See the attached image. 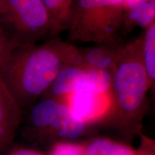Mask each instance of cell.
Masks as SVG:
<instances>
[{
	"label": "cell",
	"mask_w": 155,
	"mask_h": 155,
	"mask_svg": "<svg viewBox=\"0 0 155 155\" xmlns=\"http://www.w3.org/2000/svg\"><path fill=\"white\" fill-rule=\"evenodd\" d=\"M126 0H75L67 31L71 42H123Z\"/></svg>",
	"instance_id": "3"
},
{
	"label": "cell",
	"mask_w": 155,
	"mask_h": 155,
	"mask_svg": "<svg viewBox=\"0 0 155 155\" xmlns=\"http://www.w3.org/2000/svg\"><path fill=\"white\" fill-rule=\"evenodd\" d=\"M23 112L0 72V155L9 152L22 124Z\"/></svg>",
	"instance_id": "7"
},
{
	"label": "cell",
	"mask_w": 155,
	"mask_h": 155,
	"mask_svg": "<svg viewBox=\"0 0 155 155\" xmlns=\"http://www.w3.org/2000/svg\"><path fill=\"white\" fill-rule=\"evenodd\" d=\"M6 1L7 10L0 16V25L12 50L37 44L46 37H58L42 0Z\"/></svg>",
	"instance_id": "4"
},
{
	"label": "cell",
	"mask_w": 155,
	"mask_h": 155,
	"mask_svg": "<svg viewBox=\"0 0 155 155\" xmlns=\"http://www.w3.org/2000/svg\"><path fill=\"white\" fill-rule=\"evenodd\" d=\"M84 155H137L127 145L106 138L94 139L85 146Z\"/></svg>",
	"instance_id": "12"
},
{
	"label": "cell",
	"mask_w": 155,
	"mask_h": 155,
	"mask_svg": "<svg viewBox=\"0 0 155 155\" xmlns=\"http://www.w3.org/2000/svg\"><path fill=\"white\" fill-rule=\"evenodd\" d=\"M85 146L69 141H61L54 145L50 155H84Z\"/></svg>",
	"instance_id": "15"
},
{
	"label": "cell",
	"mask_w": 155,
	"mask_h": 155,
	"mask_svg": "<svg viewBox=\"0 0 155 155\" xmlns=\"http://www.w3.org/2000/svg\"><path fill=\"white\" fill-rule=\"evenodd\" d=\"M150 0H126L125 12L137 8V7L148 2Z\"/></svg>",
	"instance_id": "18"
},
{
	"label": "cell",
	"mask_w": 155,
	"mask_h": 155,
	"mask_svg": "<svg viewBox=\"0 0 155 155\" xmlns=\"http://www.w3.org/2000/svg\"><path fill=\"white\" fill-rule=\"evenodd\" d=\"M53 22L56 36L67 30L75 0H42Z\"/></svg>",
	"instance_id": "10"
},
{
	"label": "cell",
	"mask_w": 155,
	"mask_h": 155,
	"mask_svg": "<svg viewBox=\"0 0 155 155\" xmlns=\"http://www.w3.org/2000/svg\"><path fill=\"white\" fill-rule=\"evenodd\" d=\"M6 10H7V1L0 0V16L5 14Z\"/></svg>",
	"instance_id": "19"
},
{
	"label": "cell",
	"mask_w": 155,
	"mask_h": 155,
	"mask_svg": "<svg viewBox=\"0 0 155 155\" xmlns=\"http://www.w3.org/2000/svg\"><path fill=\"white\" fill-rule=\"evenodd\" d=\"M151 88L142 59V35L126 42L114 67L111 94L114 108L111 116L124 128L139 125Z\"/></svg>",
	"instance_id": "2"
},
{
	"label": "cell",
	"mask_w": 155,
	"mask_h": 155,
	"mask_svg": "<svg viewBox=\"0 0 155 155\" xmlns=\"http://www.w3.org/2000/svg\"><path fill=\"white\" fill-rule=\"evenodd\" d=\"M26 126L28 131L65 139L78 138L88 127L63 102L49 98H43L31 106Z\"/></svg>",
	"instance_id": "5"
},
{
	"label": "cell",
	"mask_w": 155,
	"mask_h": 155,
	"mask_svg": "<svg viewBox=\"0 0 155 155\" xmlns=\"http://www.w3.org/2000/svg\"><path fill=\"white\" fill-rule=\"evenodd\" d=\"M70 64L83 65L79 48L55 37L42 44L15 48L1 73L24 111L30 109L60 71Z\"/></svg>",
	"instance_id": "1"
},
{
	"label": "cell",
	"mask_w": 155,
	"mask_h": 155,
	"mask_svg": "<svg viewBox=\"0 0 155 155\" xmlns=\"http://www.w3.org/2000/svg\"><path fill=\"white\" fill-rule=\"evenodd\" d=\"M12 48L0 25V72L8 61Z\"/></svg>",
	"instance_id": "16"
},
{
	"label": "cell",
	"mask_w": 155,
	"mask_h": 155,
	"mask_svg": "<svg viewBox=\"0 0 155 155\" xmlns=\"http://www.w3.org/2000/svg\"><path fill=\"white\" fill-rule=\"evenodd\" d=\"M7 155H43L42 153L38 152V151L29 148H19L12 150L8 152Z\"/></svg>",
	"instance_id": "17"
},
{
	"label": "cell",
	"mask_w": 155,
	"mask_h": 155,
	"mask_svg": "<svg viewBox=\"0 0 155 155\" xmlns=\"http://www.w3.org/2000/svg\"><path fill=\"white\" fill-rule=\"evenodd\" d=\"M126 42L94 45L79 48L81 61L86 69H96L114 72L116 62Z\"/></svg>",
	"instance_id": "8"
},
{
	"label": "cell",
	"mask_w": 155,
	"mask_h": 155,
	"mask_svg": "<svg viewBox=\"0 0 155 155\" xmlns=\"http://www.w3.org/2000/svg\"><path fill=\"white\" fill-rule=\"evenodd\" d=\"M155 22V0H150L144 5L125 12L124 28L127 33L135 28L147 29Z\"/></svg>",
	"instance_id": "11"
},
{
	"label": "cell",
	"mask_w": 155,
	"mask_h": 155,
	"mask_svg": "<svg viewBox=\"0 0 155 155\" xmlns=\"http://www.w3.org/2000/svg\"><path fill=\"white\" fill-rule=\"evenodd\" d=\"M86 71V68L81 64L65 65L58 73L42 96L62 101L68 95L82 86Z\"/></svg>",
	"instance_id": "9"
},
{
	"label": "cell",
	"mask_w": 155,
	"mask_h": 155,
	"mask_svg": "<svg viewBox=\"0 0 155 155\" xmlns=\"http://www.w3.org/2000/svg\"><path fill=\"white\" fill-rule=\"evenodd\" d=\"M61 101L78 119L91 125L111 115L114 108L111 93L102 92L82 85Z\"/></svg>",
	"instance_id": "6"
},
{
	"label": "cell",
	"mask_w": 155,
	"mask_h": 155,
	"mask_svg": "<svg viewBox=\"0 0 155 155\" xmlns=\"http://www.w3.org/2000/svg\"><path fill=\"white\" fill-rule=\"evenodd\" d=\"M113 72L96 69H86L83 85L102 92L111 93Z\"/></svg>",
	"instance_id": "14"
},
{
	"label": "cell",
	"mask_w": 155,
	"mask_h": 155,
	"mask_svg": "<svg viewBox=\"0 0 155 155\" xmlns=\"http://www.w3.org/2000/svg\"><path fill=\"white\" fill-rule=\"evenodd\" d=\"M142 59L151 88L155 83V22L142 34Z\"/></svg>",
	"instance_id": "13"
}]
</instances>
